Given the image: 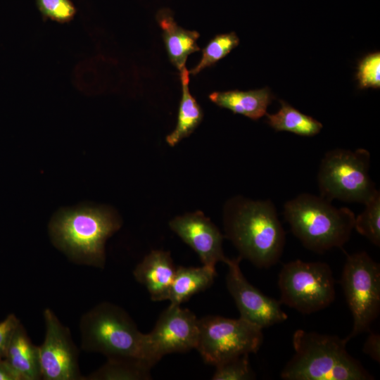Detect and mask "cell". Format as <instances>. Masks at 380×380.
<instances>
[{
    "label": "cell",
    "mask_w": 380,
    "mask_h": 380,
    "mask_svg": "<svg viewBox=\"0 0 380 380\" xmlns=\"http://www.w3.org/2000/svg\"><path fill=\"white\" fill-rule=\"evenodd\" d=\"M176 268L169 252L154 250L136 266L133 275L147 289L152 300L161 301L168 299Z\"/></svg>",
    "instance_id": "14"
},
{
    "label": "cell",
    "mask_w": 380,
    "mask_h": 380,
    "mask_svg": "<svg viewBox=\"0 0 380 380\" xmlns=\"http://www.w3.org/2000/svg\"><path fill=\"white\" fill-rule=\"evenodd\" d=\"M198 319L180 305H170L160 315L153 329L144 334L146 360L153 367L164 355L196 349Z\"/></svg>",
    "instance_id": "10"
},
{
    "label": "cell",
    "mask_w": 380,
    "mask_h": 380,
    "mask_svg": "<svg viewBox=\"0 0 380 380\" xmlns=\"http://www.w3.org/2000/svg\"><path fill=\"white\" fill-rule=\"evenodd\" d=\"M249 355L229 359L215 366L213 380H251L255 379L250 362Z\"/></svg>",
    "instance_id": "24"
},
{
    "label": "cell",
    "mask_w": 380,
    "mask_h": 380,
    "mask_svg": "<svg viewBox=\"0 0 380 380\" xmlns=\"http://www.w3.org/2000/svg\"><path fill=\"white\" fill-rule=\"evenodd\" d=\"M239 44V39L234 32L215 35L202 49V56L198 63L189 75H196L203 69L214 65L228 55Z\"/></svg>",
    "instance_id": "22"
},
{
    "label": "cell",
    "mask_w": 380,
    "mask_h": 380,
    "mask_svg": "<svg viewBox=\"0 0 380 380\" xmlns=\"http://www.w3.org/2000/svg\"><path fill=\"white\" fill-rule=\"evenodd\" d=\"M262 330L241 317L205 316L198 319L196 349L205 363L215 367L234 357L256 353L263 342Z\"/></svg>",
    "instance_id": "9"
},
{
    "label": "cell",
    "mask_w": 380,
    "mask_h": 380,
    "mask_svg": "<svg viewBox=\"0 0 380 380\" xmlns=\"http://www.w3.org/2000/svg\"><path fill=\"white\" fill-rule=\"evenodd\" d=\"M45 336L39 348L42 379L44 380H84L80 371L79 350L70 329L50 309L44 310Z\"/></svg>",
    "instance_id": "11"
},
{
    "label": "cell",
    "mask_w": 380,
    "mask_h": 380,
    "mask_svg": "<svg viewBox=\"0 0 380 380\" xmlns=\"http://www.w3.org/2000/svg\"><path fill=\"white\" fill-rule=\"evenodd\" d=\"M0 380H20L18 374L4 358H0Z\"/></svg>",
    "instance_id": "29"
},
{
    "label": "cell",
    "mask_w": 380,
    "mask_h": 380,
    "mask_svg": "<svg viewBox=\"0 0 380 380\" xmlns=\"http://www.w3.org/2000/svg\"><path fill=\"white\" fill-rule=\"evenodd\" d=\"M284 216L292 233L308 249L322 253L341 248L350 239L355 216L322 196L301 194L284 204Z\"/></svg>",
    "instance_id": "4"
},
{
    "label": "cell",
    "mask_w": 380,
    "mask_h": 380,
    "mask_svg": "<svg viewBox=\"0 0 380 380\" xmlns=\"http://www.w3.org/2000/svg\"><path fill=\"white\" fill-rule=\"evenodd\" d=\"M170 227L198 255L203 265L215 267L218 262L228 260L222 250L223 236L202 212L176 217Z\"/></svg>",
    "instance_id": "13"
},
{
    "label": "cell",
    "mask_w": 380,
    "mask_h": 380,
    "mask_svg": "<svg viewBox=\"0 0 380 380\" xmlns=\"http://www.w3.org/2000/svg\"><path fill=\"white\" fill-rule=\"evenodd\" d=\"M151 367L137 359H108L97 370L85 376V379L147 380L151 379Z\"/></svg>",
    "instance_id": "21"
},
{
    "label": "cell",
    "mask_w": 380,
    "mask_h": 380,
    "mask_svg": "<svg viewBox=\"0 0 380 380\" xmlns=\"http://www.w3.org/2000/svg\"><path fill=\"white\" fill-rule=\"evenodd\" d=\"M355 217L354 229L376 246H380V194L378 191Z\"/></svg>",
    "instance_id": "23"
},
{
    "label": "cell",
    "mask_w": 380,
    "mask_h": 380,
    "mask_svg": "<svg viewBox=\"0 0 380 380\" xmlns=\"http://www.w3.org/2000/svg\"><path fill=\"white\" fill-rule=\"evenodd\" d=\"M362 351L374 361L380 362V335L370 331L362 348Z\"/></svg>",
    "instance_id": "28"
},
{
    "label": "cell",
    "mask_w": 380,
    "mask_h": 380,
    "mask_svg": "<svg viewBox=\"0 0 380 380\" xmlns=\"http://www.w3.org/2000/svg\"><path fill=\"white\" fill-rule=\"evenodd\" d=\"M210 100L217 106L256 120L267 113L274 96L268 87L249 91H215Z\"/></svg>",
    "instance_id": "17"
},
{
    "label": "cell",
    "mask_w": 380,
    "mask_h": 380,
    "mask_svg": "<svg viewBox=\"0 0 380 380\" xmlns=\"http://www.w3.org/2000/svg\"><path fill=\"white\" fill-rule=\"evenodd\" d=\"M278 286L280 300L302 314H311L330 305L335 299V280L323 262L291 261L281 269Z\"/></svg>",
    "instance_id": "7"
},
{
    "label": "cell",
    "mask_w": 380,
    "mask_h": 380,
    "mask_svg": "<svg viewBox=\"0 0 380 380\" xmlns=\"http://www.w3.org/2000/svg\"><path fill=\"white\" fill-rule=\"evenodd\" d=\"M226 236L239 257L259 268H269L279 260L285 245L284 229L270 201L236 198L224 215Z\"/></svg>",
    "instance_id": "2"
},
{
    "label": "cell",
    "mask_w": 380,
    "mask_h": 380,
    "mask_svg": "<svg viewBox=\"0 0 380 380\" xmlns=\"http://www.w3.org/2000/svg\"><path fill=\"white\" fill-rule=\"evenodd\" d=\"M121 224L110 208L80 205L57 211L49 222V234L53 246L73 262L103 269L106 242Z\"/></svg>",
    "instance_id": "1"
},
{
    "label": "cell",
    "mask_w": 380,
    "mask_h": 380,
    "mask_svg": "<svg viewBox=\"0 0 380 380\" xmlns=\"http://www.w3.org/2000/svg\"><path fill=\"white\" fill-rule=\"evenodd\" d=\"M216 276L215 267L204 265L177 267L167 299L170 305H180L194 295L205 291L213 284Z\"/></svg>",
    "instance_id": "18"
},
{
    "label": "cell",
    "mask_w": 380,
    "mask_h": 380,
    "mask_svg": "<svg viewBox=\"0 0 380 380\" xmlns=\"http://www.w3.org/2000/svg\"><path fill=\"white\" fill-rule=\"evenodd\" d=\"M37 4L44 18L58 23L70 21L76 13L70 0H37Z\"/></svg>",
    "instance_id": "26"
},
{
    "label": "cell",
    "mask_w": 380,
    "mask_h": 380,
    "mask_svg": "<svg viewBox=\"0 0 380 380\" xmlns=\"http://www.w3.org/2000/svg\"><path fill=\"white\" fill-rule=\"evenodd\" d=\"M80 331L81 348L86 352L99 353L107 359H137L151 366L144 357V334L117 305L103 302L85 312Z\"/></svg>",
    "instance_id": "5"
},
{
    "label": "cell",
    "mask_w": 380,
    "mask_h": 380,
    "mask_svg": "<svg viewBox=\"0 0 380 380\" xmlns=\"http://www.w3.org/2000/svg\"><path fill=\"white\" fill-rule=\"evenodd\" d=\"M241 258L228 259L226 276L227 290L233 298L241 318L261 328L270 327L284 322L287 315L281 302L267 296L253 286L244 277L239 264Z\"/></svg>",
    "instance_id": "12"
},
{
    "label": "cell",
    "mask_w": 380,
    "mask_h": 380,
    "mask_svg": "<svg viewBox=\"0 0 380 380\" xmlns=\"http://www.w3.org/2000/svg\"><path fill=\"white\" fill-rule=\"evenodd\" d=\"M20 323L14 314L8 315L0 322V358H4L12 335Z\"/></svg>",
    "instance_id": "27"
},
{
    "label": "cell",
    "mask_w": 380,
    "mask_h": 380,
    "mask_svg": "<svg viewBox=\"0 0 380 380\" xmlns=\"http://www.w3.org/2000/svg\"><path fill=\"white\" fill-rule=\"evenodd\" d=\"M274 114L266 113L268 124L277 132L287 131L293 134L312 137L317 134L322 124L312 117L303 114L284 101Z\"/></svg>",
    "instance_id": "20"
},
{
    "label": "cell",
    "mask_w": 380,
    "mask_h": 380,
    "mask_svg": "<svg viewBox=\"0 0 380 380\" xmlns=\"http://www.w3.org/2000/svg\"><path fill=\"white\" fill-rule=\"evenodd\" d=\"M295 354L281 372L284 380H372V375L346 350L337 336L303 329L293 335Z\"/></svg>",
    "instance_id": "3"
},
{
    "label": "cell",
    "mask_w": 380,
    "mask_h": 380,
    "mask_svg": "<svg viewBox=\"0 0 380 380\" xmlns=\"http://www.w3.org/2000/svg\"><path fill=\"white\" fill-rule=\"evenodd\" d=\"M356 79L360 89L380 87V53L365 56L358 63Z\"/></svg>",
    "instance_id": "25"
},
{
    "label": "cell",
    "mask_w": 380,
    "mask_h": 380,
    "mask_svg": "<svg viewBox=\"0 0 380 380\" xmlns=\"http://www.w3.org/2000/svg\"><path fill=\"white\" fill-rule=\"evenodd\" d=\"M343 293L351 311L353 324L345 340L370 331L380 311V265L366 252L348 255L341 279Z\"/></svg>",
    "instance_id": "8"
},
{
    "label": "cell",
    "mask_w": 380,
    "mask_h": 380,
    "mask_svg": "<svg viewBox=\"0 0 380 380\" xmlns=\"http://www.w3.org/2000/svg\"><path fill=\"white\" fill-rule=\"evenodd\" d=\"M156 20L162 30V37L171 63L179 70L186 68L188 56L201 50L197 44L199 33L178 25L169 8H161Z\"/></svg>",
    "instance_id": "15"
},
{
    "label": "cell",
    "mask_w": 380,
    "mask_h": 380,
    "mask_svg": "<svg viewBox=\"0 0 380 380\" xmlns=\"http://www.w3.org/2000/svg\"><path fill=\"white\" fill-rule=\"evenodd\" d=\"M4 359L20 380L42 379L39 348L32 342L21 323L12 335Z\"/></svg>",
    "instance_id": "16"
},
{
    "label": "cell",
    "mask_w": 380,
    "mask_h": 380,
    "mask_svg": "<svg viewBox=\"0 0 380 380\" xmlns=\"http://www.w3.org/2000/svg\"><path fill=\"white\" fill-rule=\"evenodd\" d=\"M370 153L364 148H336L326 153L317 175L320 196L365 204L379 191L369 175Z\"/></svg>",
    "instance_id": "6"
},
{
    "label": "cell",
    "mask_w": 380,
    "mask_h": 380,
    "mask_svg": "<svg viewBox=\"0 0 380 380\" xmlns=\"http://www.w3.org/2000/svg\"><path fill=\"white\" fill-rule=\"evenodd\" d=\"M189 75L186 68L179 72L182 97L177 122L175 129L166 137L167 143L171 146H175L182 139L189 137L203 120V110L189 91Z\"/></svg>",
    "instance_id": "19"
}]
</instances>
